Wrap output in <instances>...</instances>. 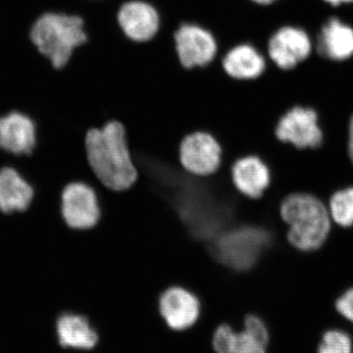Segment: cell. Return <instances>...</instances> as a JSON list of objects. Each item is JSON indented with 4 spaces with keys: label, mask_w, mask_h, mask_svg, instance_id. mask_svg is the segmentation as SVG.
I'll use <instances>...</instances> for the list:
<instances>
[{
    "label": "cell",
    "mask_w": 353,
    "mask_h": 353,
    "mask_svg": "<svg viewBox=\"0 0 353 353\" xmlns=\"http://www.w3.org/2000/svg\"><path fill=\"white\" fill-rule=\"evenodd\" d=\"M222 150V145L214 134L199 130L185 134L180 141L179 159L189 173L210 175L220 167Z\"/></svg>",
    "instance_id": "8"
},
{
    "label": "cell",
    "mask_w": 353,
    "mask_h": 353,
    "mask_svg": "<svg viewBox=\"0 0 353 353\" xmlns=\"http://www.w3.org/2000/svg\"><path fill=\"white\" fill-rule=\"evenodd\" d=\"M276 138L297 148H316L322 145L323 132L314 109L294 105L279 117L275 125Z\"/></svg>",
    "instance_id": "9"
},
{
    "label": "cell",
    "mask_w": 353,
    "mask_h": 353,
    "mask_svg": "<svg viewBox=\"0 0 353 353\" xmlns=\"http://www.w3.org/2000/svg\"><path fill=\"white\" fill-rule=\"evenodd\" d=\"M62 215L72 229L94 228L101 219V208L94 190L88 183H69L62 192Z\"/></svg>",
    "instance_id": "10"
},
{
    "label": "cell",
    "mask_w": 353,
    "mask_h": 353,
    "mask_svg": "<svg viewBox=\"0 0 353 353\" xmlns=\"http://www.w3.org/2000/svg\"><path fill=\"white\" fill-rule=\"evenodd\" d=\"M90 168L108 189L122 192L138 179L139 172L130 152L126 127L112 119L101 128L88 130L85 139Z\"/></svg>",
    "instance_id": "1"
},
{
    "label": "cell",
    "mask_w": 353,
    "mask_h": 353,
    "mask_svg": "<svg viewBox=\"0 0 353 353\" xmlns=\"http://www.w3.org/2000/svg\"><path fill=\"white\" fill-rule=\"evenodd\" d=\"M281 216L290 226L288 240L303 252L321 248L330 232L328 210L317 197L292 194L281 204Z\"/></svg>",
    "instance_id": "3"
},
{
    "label": "cell",
    "mask_w": 353,
    "mask_h": 353,
    "mask_svg": "<svg viewBox=\"0 0 353 353\" xmlns=\"http://www.w3.org/2000/svg\"><path fill=\"white\" fill-rule=\"evenodd\" d=\"M332 218L343 227L353 225V188L339 190L330 201Z\"/></svg>",
    "instance_id": "20"
},
{
    "label": "cell",
    "mask_w": 353,
    "mask_h": 353,
    "mask_svg": "<svg viewBox=\"0 0 353 353\" xmlns=\"http://www.w3.org/2000/svg\"><path fill=\"white\" fill-rule=\"evenodd\" d=\"M117 22L128 39L143 43L155 38L161 26V17L150 2L128 0L119 7Z\"/></svg>",
    "instance_id": "11"
},
{
    "label": "cell",
    "mask_w": 353,
    "mask_h": 353,
    "mask_svg": "<svg viewBox=\"0 0 353 353\" xmlns=\"http://www.w3.org/2000/svg\"><path fill=\"white\" fill-rule=\"evenodd\" d=\"M32 197L34 190L19 172L11 167H4L0 170V210L2 212L8 214L24 211L29 208Z\"/></svg>",
    "instance_id": "18"
},
{
    "label": "cell",
    "mask_w": 353,
    "mask_h": 353,
    "mask_svg": "<svg viewBox=\"0 0 353 353\" xmlns=\"http://www.w3.org/2000/svg\"><path fill=\"white\" fill-rule=\"evenodd\" d=\"M317 353H353V338L347 329L334 327L322 334Z\"/></svg>",
    "instance_id": "19"
},
{
    "label": "cell",
    "mask_w": 353,
    "mask_h": 353,
    "mask_svg": "<svg viewBox=\"0 0 353 353\" xmlns=\"http://www.w3.org/2000/svg\"><path fill=\"white\" fill-rule=\"evenodd\" d=\"M348 153H350V159L353 163V115L350 118V130H348Z\"/></svg>",
    "instance_id": "22"
},
{
    "label": "cell",
    "mask_w": 353,
    "mask_h": 353,
    "mask_svg": "<svg viewBox=\"0 0 353 353\" xmlns=\"http://www.w3.org/2000/svg\"><path fill=\"white\" fill-rule=\"evenodd\" d=\"M31 38L39 52L60 69L69 63L77 48L88 43V36L81 16L46 13L32 26Z\"/></svg>",
    "instance_id": "2"
},
{
    "label": "cell",
    "mask_w": 353,
    "mask_h": 353,
    "mask_svg": "<svg viewBox=\"0 0 353 353\" xmlns=\"http://www.w3.org/2000/svg\"><path fill=\"white\" fill-rule=\"evenodd\" d=\"M318 53L332 61H345L353 57V28L333 17L322 26L318 34Z\"/></svg>",
    "instance_id": "16"
},
{
    "label": "cell",
    "mask_w": 353,
    "mask_h": 353,
    "mask_svg": "<svg viewBox=\"0 0 353 353\" xmlns=\"http://www.w3.org/2000/svg\"><path fill=\"white\" fill-rule=\"evenodd\" d=\"M270 240V234L263 228L241 225L218 234L212 240L211 252L225 266L245 270L257 261Z\"/></svg>",
    "instance_id": "4"
},
{
    "label": "cell",
    "mask_w": 353,
    "mask_h": 353,
    "mask_svg": "<svg viewBox=\"0 0 353 353\" xmlns=\"http://www.w3.org/2000/svg\"><path fill=\"white\" fill-rule=\"evenodd\" d=\"M271 334L266 323L256 315H248L241 332L223 324L213 334L216 353H268Z\"/></svg>",
    "instance_id": "7"
},
{
    "label": "cell",
    "mask_w": 353,
    "mask_h": 353,
    "mask_svg": "<svg viewBox=\"0 0 353 353\" xmlns=\"http://www.w3.org/2000/svg\"><path fill=\"white\" fill-rule=\"evenodd\" d=\"M324 1L334 7L341 6V4L353 3V0H324Z\"/></svg>",
    "instance_id": "23"
},
{
    "label": "cell",
    "mask_w": 353,
    "mask_h": 353,
    "mask_svg": "<svg viewBox=\"0 0 353 353\" xmlns=\"http://www.w3.org/2000/svg\"><path fill=\"white\" fill-rule=\"evenodd\" d=\"M313 43L310 36L299 25L281 26L267 41L265 55L274 66L292 71L310 57Z\"/></svg>",
    "instance_id": "5"
},
{
    "label": "cell",
    "mask_w": 353,
    "mask_h": 353,
    "mask_svg": "<svg viewBox=\"0 0 353 353\" xmlns=\"http://www.w3.org/2000/svg\"><path fill=\"white\" fill-rule=\"evenodd\" d=\"M231 176L234 187L241 194L252 199H259L271 182L269 167L257 155L248 154L238 158L231 167Z\"/></svg>",
    "instance_id": "15"
},
{
    "label": "cell",
    "mask_w": 353,
    "mask_h": 353,
    "mask_svg": "<svg viewBox=\"0 0 353 353\" xmlns=\"http://www.w3.org/2000/svg\"><path fill=\"white\" fill-rule=\"evenodd\" d=\"M179 62L185 69L203 68L214 62L219 46L214 34L196 23H182L174 34Z\"/></svg>",
    "instance_id": "6"
},
{
    "label": "cell",
    "mask_w": 353,
    "mask_h": 353,
    "mask_svg": "<svg viewBox=\"0 0 353 353\" xmlns=\"http://www.w3.org/2000/svg\"><path fill=\"white\" fill-rule=\"evenodd\" d=\"M334 309L345 321L353 326V288L336 299Z\"/></svg>",
    "instance_id": "21"
},
{
    "label": "cell",
    "mask_w": 353,
    "mask_h": 353,
    "mask_svg": "<svg viewBox=\"0 0 353 353\" xmlns=\"http://www.w3.org/2000/svg\"><path fill=\"white\" fill-rule=\"evenodd\" d=\"M253 3L259 4L261 6H270L272 4L276 3V2L280 1V0H252Z\"/></svg>",
    "instance_id": "24"
},
{
    "label": "cell",
    "mask_w": 353,
    "mask_h": 353,
    "mask_svg": "<svg viewBox=\"0 0 353 353\" xmlns=\"http://www.w3.org/2000/svg\"><path fill=\"white\" fill-rule=\"evenodd\" d=\"M57 334L60 345L73 350H92L99 340L87 318L75 313H65L58 318Z\"/></svg>",
    "instance_id": "17"
},
{
    "label": "cell",
    "mask_w": 353,
    "mask_h": 353,
    "mask_svg": "<svg viewBox=\"0 0 353 353\" xmlns=\"http://www.w3.org/2000/svg\"><path fill=\"white\" fill-rule=\"evenodd\" d=\"M37 143L36 126L20 112L0 117V150L16 155L30 154Z\"/></svg>",
    "instance_id": "14"
},
{
    "label": "cell",
    "mask_w": 353,
    "mask_h": 353,
    "mask_svg": "<svg viewBox=\"0 0 353 353\" xmlns=\"http://www.w3.org/2000/svg\"><path fill=\"white\" fill-rule=\"evenodd\" d=\"M220 62L230 78L246 82L256 80L263 75L268 67L269 60L256 46L243 43L230 48L220 58Z\"/></svg>",
    "instance_id": "13"
},
{
    "label": "cell",
    "mask_w": 353,
    "mask_h": 353,
    "mask_svg": "<svg viewBox=\"0 0 353 353\" xmlns=\"http://www.w3.org/2000/svg\"><path fill=\"white\" fill-rule=\"evenodd\" d=\"M158 308L169 328L185 331L196 324L201 306L194 292L180 285H174L160 294Z\"/></svg>",
    "instance_id": "12"
}]
</instances>
